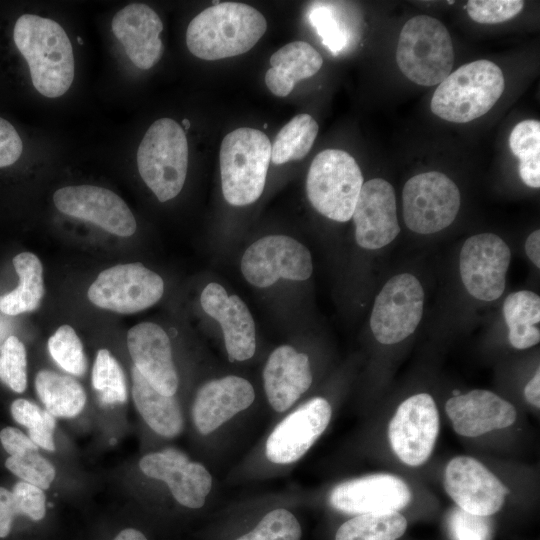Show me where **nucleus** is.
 Returning <instances> with one entry per match:
<instances>
[{"label":"nucleus","mask_w":540,"mask_h":540,"mask_svg":"<svg viewBox=\"0 0 540 540\" xmlns=\"http://www.w3.org/2000/svg\"><path fill=\"white\" fill-rule=\"evenodd\" d=\"M13 40L40 94L57 98L69 90L75 73L74 54L69 37L58 22L23 14L15 22Z\"/></svg>","instance_id":"f257e3e1"},{"label":"nucleus","mask_w":540,"mask_h":540,"mask_svg":"<svg viewBox=\"0 0 540 540\" xmlns=\"http://www.w3.org/2000/svg\"><path fill=\"white\" fill-rule=\"evenodd\" d=\"M266 29L265 17L254 7L220 2L191 20L186 31V44L200 59L219 60L248 52Z\"/></svg>","instance_id":"f03ea898"},{"label":"nucleus","mask_w":540,"mask_h":540,"mask_svg":"<svg viewBox=\"0 0 540 540\" xmlns=\"http://www.w3.org/2000/svg\"><path fill=\"white\" fill-rule=\"evenodd\" d=\"M504 88L503 73L495 63L484 59L469 62L437 86L431 111L443 120L467 123L486 114Z\"/></svg>","instance_id":"7ed1b4c3"},{"label":"nucleus","mask_w":540,"mask_h":540,"mask_svg":"<svg viewBox=\"0 0 540 540\" xmlns=\"http://www.w3.org/2000/svg\"><path fill=\"white\" fill-rule=\"evenodd\" d=\"M222 193L233 206H246L263 193L271 161V143L257 129L241 127L229 132L220 148Z\"/></svg>","instance_id":"20e7f679"},{"label":"nucleus","mask_w":540,"mask_h":540,"mask_svg":"<svg viewBox=\"0 0 540 540\" xmlns=\"http://www.w3.org/2000/svg\"><path fill=\"white\" fill-rule=\"evenodd\" d=\"M139 174L160 202L176 197L188 169V141L184 129L171 118L156 120L137 150Z\"/></svg>","instance_id":"39448f33"},{"label":"nucleus","mask_w":540,"mask_h":540,"mask_svg":"<svg viewBox=\"0 0 540 540\" xmlns=\"http://www.w3.org/2000/svg\"><path fill=\"white\" fill-rule=\"evenodd\" d=\"M396 61L400 71L413 83L439 85L454 64V49L447 28L428 15L410 18L399 35Z\"/></svg>","instance_id":"423d86ee"},{"label":"nucleus","mask_w":540,"mask_h":540,"mask_svg":"<svg viewBox=\"0 0 540 540\" xmlns=\"http://www.w3.org/2000/svg\"><path fill=\"white\" fill-rule=\"evenodd\" d=\"M362 185L363 176L356 160L346 151L326 149L310 165L306 193L320 214L347 222L352 218Z\"/></svg>","instance_id":"0eeeda50"},{"label":"nucleus","mask_w":540,"mask_h":540,"mask_svg":"<svg viewBox=\"0 0 540 540\" xmlns=\"http://www.w3.org/2000/svg\"><path fill=\"white\" fill-rule=\"evenodd\" d=\"M460 201L458 187L445 174L437 171L417 174L403 188L404 222L418 234L439 232L455 220Z\"/></svg>","instance_id":"6e6552de"},{"label":"nucleus","mask_w":540,"mask_h":540,"mask_svg":"<svg viewBox=\"0 0 540 540\" xmlns=\"http://www.w3.org/2000/svg\"><path fill=\"white\" fill-rule=\"evenodd\" d=\"M163 292L162 278L142 263L135 262L103 270L90 285L87 296L97 307L131 314L157 303Z\"/></svg>","instance_id":"1a4fd4ad"},{"label":"nucleus","mask_w":540,"mask_h":540,"mask_svg":"<svg viewBox=\"0 0 540 540\" xmlns=\"http://www.w3.org/2000/svg\"><path fill=\"white\" fill-rule=\"evenodd\" d=\"M424 310V291L412 274L391 277L375 298L370 327L382 344L398 343L419 325Z\"/></svg>","instance_id":"9d476101"},{"label":"nucleus","mask_w":540,"mask_h":540,"mask_svg":"<svg viewBox=\"0 0 540 540\" xmlns=\"http://www.w3.org/2000/svg\"><path fill=\"white\" fill-rule=\"evenodd\" d=\"M245 279L259 288L273 285L280 278L304 281L313 272L310 251L285 235H268L251 244L241 259Z\"/></svg>","instance_id":"9b49d317"},{"label":"nucleus","mask_w":540,"mask_h":540,"mask_svg":"<svg viewBox=\"0 0 540 540\" xmlns=\"http://www.w3.org/2000/svg\"><path fill=\"white\" fill-rule=\"evenodd\" d=\"M438 433V409L427 393H419L403 401L388 427L392 450L409 466H419L428 460Z\"/></svg>","instance_id":"f8f14e48"},{"label":"nucleus","mask_w":540,"mask_h":540,"mask_svg":"<svg viewBox=\"0 0 540 540\" xmlns=\"http://www.w3.org/2000/svg\"><path fill=\"white\" fill-rule=\"evenodd\" d=\"M461 280L468 293L482 301H494L504 292L511 251L493 233L469 237L460 251Z\"/></svg>","instance_id":"ddd939ff"},{"label":"nucleus","mask_w":540,"mask_h":540,"mask_svg":"<svg viewBox=\"0 0 540 540\" xmlns=\"http://www.w3.org/2000/svg\"><path fill=\"white\" fill-rule=\"evenodd\" d=\"M53 202L60 212L91 222L111 234L129 237L136 231L130 208L109 189L94 185L66 186L54 192Z\"/></svg>","instance_id":"4468645a"},{"label":"nucleus","mask_w":540,"mask_h":540,"mask_svg":"<svg viewBox=\"0 0 540 540\" xmlns=\"http://www.w3.org/2000/svg\"><path fill=\"white\" fill-rule=\"evenodd\" d=\"M444 487L460 509L480 516L498 512L508 492L489 469L468 456H457L449 461Z\"/></svg>","instance_id":"2eb2a0df"},{"label":"nucleus","mask_w":540,"mask_h":540,"mask_svg":"<svg viewBox=\"0 0 540 540\" xmlns=\"http://www.w3.org/2000/svg\"><path fill=\"white\" fill-rule=\"evenodd\" d=\"M332 409L322 397H315L286 416L266 441V456L276 464L299 460L327 428Z\"/></svg>","instance_id":"dca6fc26"},{"label":"nucleus","mask_w":540,"mask_h":540,"mask_svg":"<svg viewBox=\"0 0 540 540\" xmlns=\"http://www.w3.org/2000/svg\"><path fill=\"white\" fill-rule=\"evenodd\" d=\"M410 500L409 486L400 477L386 473L344 481L329 495L333 508L353 515L399 511Z\"/></svg>","instance_id":"f3484780"},{"label":"nucleus","mask_w":540,"mask_h":540,"mask_svg":"<svg viewBox=\"0 0 540 540\" xmlns=\"http://www.w3.org/2000/svg\"><path fill=\"white\" fill-rule=\"evenodd\" d=\"M352 218L360 247L376 250L391 243L400 233L392 185L381 178L363 183Z\"/></svg>","instance_id":"a211bd4d"},{"label":"nucleus","mask_w":540,"mask_h":540,"mask_svg":"<svg viewBox=\"0 0 540 540\" xmlns=\"http://www.w3.org/2000/svg\"><path fill=\"white\" fill-rule=\"evenodd\" d=\"M139 467L146 476L165 482L173 497L188 508H201L212 488L208 470L175 448L145 455Z\"/></svg>","instance_id":"6ab92c4d"},{"label":"nucleus","mask_w":540,"mask_h":540,"mask_svg":"<svg viewBox=\"0 0 540 540\" xmlns=\"http://www.w3.org/2000/svg\"><path fill=\"white\" fill-rule=\"evenodd\" d=\"M206 314L221 326L229 361L250 359L256 349L255 323L246 304L237 295H228L215 282L205 286L200 297Z\"/></svg>","instance_id":"aec40b11"},{"label":"nucleus","mask_w":540,"mask_h":540,"mask_svg":"<svg viewBox=\"0 0 540 540\" xmlns=\"http://www.w3.org/2000/svg\"><path fill=\"white\" fill-rule=\"evenodd\" d=\"M127 346L134 366L159 393L174 396L178 376L167 333L152 322H142L127 333Z\"/></svg>","instance_id":"412c9836"},{"label":"nucleus","mask_w":540,"mask_h":540,"mask_svg":"<svg viewBox=\"0 0 540 540\" xmlns=\"http://www.w3.org/2000/svg\"><path fill=\"white\" fill-rule=\"evenodd\" d=\"M111 28L137 68L147 70L159 61L163 52L160 39L163 23L148 5L128 4L114 15Z\"/></svg>","instance_id":"4be33fe9"},{"label":"nucleus","mask_w":540,"mask_h":540,"mask_svg":"<svg viewBox=\"0 0 540 540\" xmlns=\"http://www.w3.org/2000/svg\"><path fill=\"white\" fill-rule=\"evenodd\" d=\"M446 413L456 433L477 437L503 429L516 420L512 404L488 390L475 389L447 400Z\"/></svg>","instance_id":"5701e85b"},{"label":"nucleus","mask_w":540,"mask_h":540,"mask_svg":"<svg viewBox=\"0 0 540 540\" xmlns=\"http://www.w3.org/2000/svg\"><path fill=\"white\" fill-rule=\"evenodd\" d=\"M255 399L253 386L244 378L229 375L205 383L197 392L192 415L197 430L207 435Z\"/></svg>","instance_id":"b1692460"},{"label":"nucleus","mask_w":540,"mask_h":540,"mask_svg":"<svg viewBox=\"0 0 540 540\" xmlns=\"http://www.w3.org/2000/svg\"><path fill=\"white\" fill-rule=\"evenodd\" d=\"M268 402L277 412L290 408L312 383L309 358L290 345L277 347L263 370Z\"/></svg>","instance_id":"393cba45"},{"label":"nucleus","mask_w":540,"mask_h":540,"mask_svg":"<svg viewBox=\"0 0 540 540\" xmlns=\"http://www.w3.org/2000/svg\"><path fill=\"white\" fill-rule=\"evenodd\" d=\"M322 64V56L309 43H288L270 57L271 67L265 74L266 86L274 95L286 97L298 81L315 75Z\"/></svg>","instance_id":"a878e982"},{"label":"nucleus","mask_w":540,"mask_h":540,"mask_svg":"<svg viewBox=\"0 0 540 540\" xmlns=\"http://www.w3.org/2000/svg\"><path fill=\"white\" fill-rule=\"evenodd\" d=\"M308 19L322 44L337 56L351 49L359 39L357 12L346 2L315 1L308 10Z\"/></svg>","instance_id":"bb28decb"},{"label":"nucleus","mask_w":540,"mask_h":540,"mask_svg":"<svg viewBox=\"0 0 540 540\" xmlns=\"http://www.w3.org/2000/svg\"><path fill=\"white\" fill-rule=\"evenodd\" d=\"M131 374L133 400L148 426L161 436L178 435L183 428V417L175 397L155 390L135 366Z\"/></svg>","instance_id":"cd10ccee"},{"label":"nucleus","mask_w":540,"mask_h":540,"mask_svg":"<svg viewBox=\"0 0 540 540\" xmlns=\"http://www.w3.org/2000/svg\"><path fill=\"white\" fill-rule=\"evenodd\" d=\"M13 266L19 277L18 286L0 296V311L15 316L37 309L44 296L43 267L39 258L31 252L17 254Z\"/></svg>","instance_id":"c85d7f7f"},{"label":"nucleus","mask_w":540,"mask_h":540,"mask_svg":"<svg viewBox=\"0 0 540 540\" xmlns=\"http://www.w3.org/2000/svg\"><path fill=\"white\" fill-rule=\"evenodd\" d=\"M503 314L509 328L510 344L527 349L540 341V297L528 290L509 294L503 303Z\"/></svg>","instance_id":"c756f323"},{"label":"nucleus","mask_w":540,"mask_h":540,"mask_svg":"<svg viewBox=\"0 0 540 540\" xmlns=\"http://www.w3.org/2000/svg\"><path fill=\"white\" fill-rule=\"evenodd\" d=\"M36 392L46 410L54 417L78 415L86 403L83 387L70 376L41 370L35 378Z\"/></svg>","instance_id":"7c9ffc66"},{"label":"nucleus","mask_w":540,"mask_h":540,"mask_svg":"<svg viewBox=\"0 0 540 540\" xmlns=\"http://www.w3.org/2000/svg\"><path fill=\"white\" fill-rule=\"evenodd\" d=\"M406 528L407 520L398 511L360 514L339 527L335 540H397Z\"/></svg>","instance_id":"2f4dec72"},{"label":"nucleus","mask_w":540,"mask_h":540,"mask_svg":"<svg viewBox=\"0 0 540 540\" xmlns=\"http://www.w3.org/2000/svg\"><path fill=\"white\" fill-rule=\"evenodd\" d=\"M319 126L309 114L294 116L278 132L271 145V161L281 165L304 158L313 146Z\"/></svg>","instance_id":"473e14b6"},{"label":"nucleus","mask_w":540,"mask_h":540,"mask_svg":"<svg viewBox=\"0 0 540 540\" xmlns=\"http://www.w3.org/2000/svg\"><path fill=\"white\" fill-rule=\"evenodd\" d=\"M509 145L519 159L521 180L531 188L540 187V122L528 119L515 125Z\"/></svg>","instance_id":"72a5a7b5"},{"label":"nucleus","mask_w":540,"mask_h":540,"mask_svg":"<svg viewBox=\"0 0 540 540\" xmlns=\"http://www.w3.org/2000/svg\"><path fill=\"white\" fill-rule=\"evenodd\" d=\"M92 385L104 405L124 403L127 400L123 370L106 349L97 352L92 370Z\"/></svg>","instance_id":"f704fd0d"},{"label":"nucleus","mask_w":540,"mask_h":540,"mask_svg":"<svg viewBox=\"0 0 540 540\" xmlns=\"http://www.w3.org/2000/svg\"><path fill=\"white\" fill-rule=\"evenodd\" d=\"M11 413L16 422L28 429L30 439L37 446L48 451L55 450L53 430L56 423L52 414L25 399L15 400Z\"/></svg>","instance_id":"c9c22d12"},{"label":"nucleus","mask_w":540,"mask_h":540,"mask_svg":"<svg viewBox=\"0 0 540 540\" xmlns=\"http://www.w3.org/2000/svg\"><path fill=\"white\" fill-rule=\"evenodd\" d=\"M53 360L66 372L82 376L87 370V359L82 342L69 325L60 326L48 340Z\"/></svg>","instance_id":"e433bc0d"},{"label":"nucleus","mask_w":540,"mask_h":540,"mask_svg":"<svg viewBox=\"0 0 540 540\" xmlns=\"http://www.w3.org/2000/svg\"><path fill=\"white\" fill-rule=\"evenodd\" d=\"M301 535L296 517L280 508L268 512L253 530L236 540H300Z\"/></svg>","instance_id":"4c0bfd02"},{"label":"nucleus","mask_w":540,"mask_h":540,"mask_svg":"<svg viewBox=\"0 0 540 540\" xmlns=\"http://www.w3.org/2000/svg\"><path fill=\"white\" fill-rule=\"evenodd\" d=\"M0 380L17 393H22L27 386L26 350L13 335L0 346Z\"/></svg>","instance_id":"58836bf2"},{"label":"nucleus","mask_w":540,"mask_h":540,"mask_svg":"<svg viewBox=\"0 0 540 540\" xmlns=\"http://www.w3.org/2000/svg\"><path fill=\"white\" fill-rule=\"evenodd\" d=\"M5 466L22 481L40 489H48L55 478L54 466L37 451H30L18 456H10Z\"/></svg>","instance_id":"ea45409f"},{"label":"nucleus","mask_w":540,"mask_h":540,"mask_svg":"<svg viewBox=\"0 0 540 540\" xmlns=\"http://www.w3.org/2000/svg\"><path fill=\"white\" fill-rule=\"evenodd\" d=\"M447 528L452 540H491L493 526L489 516L453 508L447 517Z\"/></svg>","instance_id":"a19ab883"},{"label":"nucleus","mask_w":540,"mask_h":540,"mask_svg":"<svg viewBox=\"0 0 540 540\" xmlns=\"http://www.w3.org/2000/svg\"><path fill=\"white\" fill-rule=\"evenodd\" d=\"M523 6L524 2L520 0H470L466 9L473 21L496 24L515 17Z\"/></svg>","instance_id":"79ce46f5"},{"label":"nucleus","mask_w":540,"mask_h":540,"mask_svg":"<svg viewBox=\"0 0 540 540\" xmlns=\"http://www.w3.org/2000/svg\"><path fill=\"white\" fill-rule=\"evenodd\" d=\"M11 492L16 499L21 514L28 516L33 521L44 518L46 514V497L42 489L30 483L19 481L14 485Z\"/></svg>","instance_id":"37998d69"},{"label":"nucleus","mask_w":540,"mask_h":540,"mask_svg":"<svg viewBox=\"0 0 540 540\" xmlns=\"http://www.w3.org/2000/svg\"><path fill=\"white\" fill-rule=\"evenodd\" d=\"M23 151L22 140L14 126L0 117V168L14 164Z\"/></svg>","instance_id":"c03bdc74"},{"label":"nucleus","mask_w":540,"mask_h":540,"mask_svg":"<svg viewBox=\"0 0 540 540\" xmlns=\"http://www.w3.org/2000/svg\"><path fill=\"white\" fill-rule=\"evenodd\" d=\"M0 441L10 456H18L30 451H37L38 446L19 429L6 427L0 432Z\"/></svg>","instance_id":"a18cd8bd"},{"label":"nucleus","mask_w":540,"mask_h":540,"mask_svg":"<svg viewBox=\"0 0 540 540\" xmlns=\"http://www.w3.org/2000/svg\"><path fill=\"white\" fill-rule=\"evenodd\" d=\"M21 515L16 499L11 491L0 487V538L6 537L15 516Z\"/></svg>","instance_id":"49530a36"},{"label":"nucleus","mask_w":540,"mask_h":540,"mask_svg":"<svg viewBox=\"0 0 540 540\" xmlns=\"http://www.w3.org/2000/svg\"><path fill=\"white\" fill-rule=\"evenodd\" d=\"M525 251L533 264L540 268V230H534L526 239Z\"/></svg>","instance_id":"de8ad7c7"},{"label":"nucleus","mask_w":540,"mask_h":540,"mask_svg":"<svg viewBox=\"0 0 540 540\" xmlns=\"http://www.w3.org/2000/svg\"><path fill=\"white\" fill-rule=\"evenodd\" d=\"M526 400L533 406H540V373L539 369L533 378L526 384L524 389Z\"/></svg>","instance_id":"09e8293b"},{"label":"nucleus","mask_w":540,"mask_h":540,"mask_svg":"<svg viewBox=\"0 0 540 540\" xmlns=\"http://www.w3.org/2000/svg\"><path fill=\"white\" fill-rule=\"evenodd\" d=\"M113 540H147L143 533L140 531L127 528L122 530Z\"/></svg>","instance_id":"8fccbe9b"},{"label":"nucleus","mask_w":540,"mask_h":540,"mask_svg":"<svg viewBox=\"0 0 540 540\" xmlns=\"http://www.w3.org/2000/svg\"><path fill=\"white\" fill-rule=\"evenodd\" d=\"M182 125L184 126V129H185V130H188L189 127H190V121H189L188 119L185 118V119H183V121H182Z\"/></svg>","instance_id":"3c124183"},{"label":"nucleus","mask_w":540,"mask_h":540,"mask_svg":"<svg viewBox=\"0 0 540 540\" xmlns=\"http://www.w3.org/2000/svg\"><path fill=\"white\" fill-rule=\"evenodd\" d=\"M78 41H79V43H80V44H82V40H81V38H78Z\"/></svg>","instance_id":"603ef678"}]
</instances>
